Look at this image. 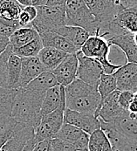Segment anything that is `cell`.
<instances>
[{
  "label": "cell",
  "instance_id": "4dcf8cb0",
  "mask_svg": "<svg viewBox=\"0 0 137 151\" xmlns=\"http://www.w3.org/2000/svg\"><path fill=\"white\" fill-rule=\"evenodd\" d=\"M23 6L16 0L0 3V19L6 20H18Z\"/></svg>",
  "mask_w": 137,
  "mask_h": 151
},
{
  "label": "cell",
  "instance_id": "1f68e13d",
  "mask_svg": "<svg viewBox=\"0 0 137 151\" xmlns=\"http://www.w3.org/2000/svg\"><path fill=\"white\" fill-rule=\"evenodd\" d=\"M43 44L41 41L40 37H37L31 42L27 43L23 46L13 50V53L18 55L20 58H26V57H37L43 48Z\"/></svg>",
  "mask_w": 137,
  "mask_h": 151
},
{
  "label": "cell",
  "instance_id": "ee69618b",
  "mask_svg": "<svg viewBox=\"0 0 137 151\" xmlns=\"http://www.w3.org/2000/svg\"><path fill=\"white\" fill-rule=\"evenodd\" d=\"M67 0H47L46 5L58 6V5H66Z\"/></svg>",
  "mask_w": 137,
  "mask_h": 151
},
{
  "label": "cell",
  "instance_id": "d6986e66",
  "mask_svg": "<svg viewBox=\"0 0 137 151\" xmlns=\"http://www.w3.org/2000/svg\"><path fill=\"white\" fill-rule=\"evenodd\" d=\"M68 54L52 47H43L39 52L38 58L45 66L46 71H52L65 60Z\"/></svg>",
  "mask_w": 137,
  "mask_h": 151
},
{
  "label": "cell",
  "instance_id": "2e32d148",
  "mask_svg": "<svg viewBox=\"0 0 137 151\" xmlns=\"http://www.w3.org/2000/svg\"><path fill=\"white\" fill-rule=\"evenodd\" d=\"M52 32L66 38L78 50L81 48V46L84 45L86 40L90 36L89 33L85 29L80 26L67 25V24L59 26L56 29H54Z\"/></svg>",
  "mask_w": 137,
  "mask_h": 151
},
{
  "label": "cell",
  "instance_id": "5bb4252c",
  "mask_svg": "<svg viewBox=\"0 0 137 151\" xmlns=\"http://www.w3.org/2000/svg\"><path fill=\"white\" fill-rule=\"evenodd\" d=\"M100 103V95L99 92L93 93L85 96L66 101V107L72 110L83 113L94 114Z\"/></svg>",
  "mask_w": 137,
  "mask_h": 151
},
{
  "label": "cell",
  "instance_id": "484cf974",
  "mask_svg": "<svg viewBox=\"0 0 137 151\" xmlns=\"http://www.w3.org/2000/svg\"><path fill=\"white\" fill-rule=\"evenodd\" d=\"M116 127L129 141L137 142V120L131 119L129 114L127 116L114 121Z\"/></svg>",
  "mask_w": 137,
  "mask_h": 151
},
{
  "label": "cell",
  "instance_id": "277c9868",
  "mask_svg": "<svg viewBox=\"0 0 137 151\" xmlns=\"http://www.w3.org/2000/svg\"><path fill=\"white\" fill-rule=\"evenodd\" d=\"M61 86V103L54 111L43 115L40 122L35 129L34 139L36 142L47 139H53L64 123V114L66 109V93L65 86Z\"/></svg>",
  "mask_w": 137,
  "mask_h": 151
},
{
  "label": "cell",
  "instance_id": "44dd1931",
  "mask_svg": "<svg viewBox=\"0 0 137 151\" xmlns=\"http://www.w3.org/2000/svg\"><path fill=\"white\" fill-rule=\"evenodd\" d=\"M39 36V35L38 32L33 28L32 24L29 26L19 27L10 36V45L13 51L31 42Z\"/></svg>",
  "mask_w": 137,
  "mask_h": 151
},
{
  "label": "cell",
  "instance_id": "f35d334b",
  "mask_svg": "<svg viewBox=\"0 0 137 151\" xmlns=\"http://www.w3.org/2000/svg\"><path fill=\"white\" fill-rule=\"evenodd\" d=\"M18 21L19 23L20 26L24 27V26H29V25H31L32 20L30 15L24 10H22V12H20V14L19 16Z\"/></svg>",
  "mask_w": 137,
  "mask_h": 151
},
{
  "label": "cell",
  "instance_id": "8d00e7d4",
  "mask_svg": "<svg viewBox=\"0 0 137 151\" xmlns=\"http://www.w3.org/2000/svg\"><path fill=\"white\" fill-rule=\"evenodd\" d=\"M114 151H137V142H134L126 138L123 142Z\"/></svg>",
  "mask_w": 137,
  "mask_h": 151
},
{
  "label": "cell",
  "instance_id": "83f0119b",
  "mask_svg": "<svg viewBox=\"0 0 137 151\" xmlns=\"http://www.w3.org/2000/svg\"><path fill=\"white\" fill-rule=\"evenodd\" d=\"M85 134H86V132H84L80 129H79L72 124L64 122L62 127L59 130V132L57 133V134L55 135L54 138H58L61 141L67 142L73 145Z\"/></svg>",
  "mask_w": 137,
  "mask_h": 151
},
{
  "label": "cell",
  "instance_id": "f546056e",
  "mask_svg": "<svg viewBox=\"0 0 137 151\" xmlns=\"http://www.w3.org/2000/svg\"><path fill=\"white\" fill-rule=\"evenodd\" d=\"M17 88L0 87V115H11L13 108Z\"/></svg>",
  "mask_w": 137,
  "mask_h": 151
},
{
  "label": "cell",
  "instance_id": "8fae6325",
  "mask_svg": "<svg viewBox=\"0 0 137 151\" xmlns=\"http://www.w3.org/2000/svg\"><path fill=\"white\" fill-rule=\"evenodd\" d=\"M79 61L75 53H69L65 60L52 72L60 85L67 86L77 78Z\"/></svg>",
  "mask_w": 137,
  "mask_h": 151
},
{
  "label": "cell",
  "instance_id": "3957f363",
  "mask_svg": "<svg viewBox=\"0 0 137 151\" xmlns=\"http://www.w3.org/2000/svg\"><path fill=\"white\" fill-rule=\"evenodd\" d=\"M99 27V35L107 38L108 27L118 12L123 7L119 0H84Z\"/></svg>",
  "mask_w": 137,
  "mask_h": 151
},
{
  "label": "cell",
  "instance_id": "d6a6232c",
  "mask_svg": "<svg viewBox=\"0 0 137 151\" xmlns=\"http://www.w3.org/2000/svg\"><path fill=\"white\" fill-rule=\"evenodd\" d=\"M13 52L12 47L9 45L6 49L0 53V87L9 88L8 84V60Z\"/></svg>",
  "mask_w": 137,
  "mask_h": 151
},
{
  "label": "cell",
  "instance_id": "4fadbf2b",
  "mask_svg": "<svg viewBox=\"0 0 137 151\" xmlns=\"http://www.w3.org/2000/svg\"><path fill=\"white\" fill-rule=\"evenodd\" d=\"M45 71H46V68L38 56L21 58V73L18 88L27 86L32 81Z\"/></svg>",
  "mask_w": 137,
  "mask_h": 151
},
{
  "label": "cell",
  "instance_id": "30bf717a",
  "mask_svg": "<svg viewBox=\"0 0 137 151\" xmlns=\"http://www.w3.org/2000/svg\"><path fill=\"white\" fill-rule=\"evenodd\" d=\"M119 94L120 91L117 89L104 100L98 114L99 119L105 122H110L119 118L128 115V110L121 108L118 102Z\"/></svg>",
  "mask_w": 137,
  "mask_h": 151
},
{
  "label": "cell",
  "instance_id": "7a4b0ae2",
  "mask_svg": "<svg viewBox=\"0 0 137 151\" xmlns=\"http://www.w3.org/2000/svg\"><path fill=\"white\" fill-rule=\"evenodd\" d=\"M66 24L80 26L89 35H99V27L84 0H67L66 4Z\"/></svg>",
  "mask_w": 137,
  "mask_h": 151
},
{
  "label": "cell",
  "instance_id": "e575fe53",
  "mask_svg": "<svg viewBox=\"0 0 137 151\" xmlns=\"http://www.w3.org/2000/svg\"><path fill=\"white\" fill-rule=\"evenodd\" d=\"M52 151H77L72 144L58 138L52 139Z\"/></svg>",
  "mask_w": 137,
  "mask_h": 151
},
{
  "label": "cell",
  "instance_id": "7bdbcfd3",
  "mask_svg": "<svg viewBox=\"0 0 137 151\" xmlns=\"http://www.w3.org/2000/svg\"><path fill=\"white\" fill-rule=\"evenodd\" d=\"M9 45H10L9 38L0 35V53H2Z\"/></svg>",
  "mask_w": 137,
  "mask_h": 151
},
{
  "label": "cell",
  "instance_id": "d590c367",
  "mask_svg": "<svg viewBox=\"0 0 137 151\" xmlns=\"http://www.w3.org/2000/svg\"><path fill=\"white\" fill-rule=\"evenodd\" d=\"M134 98V93L131 91H120L118 102L122 108L128 110Z\"/></svg>",
  "mask_w": 137,
  "mask_h": 151
},
{
  "label": "cell",
  "instance_id": "681fc988",
  "mask_svg": "<svg viewBox=\"0 0 137 151\" xmlns=\"http://www.w3.org/2000/svg\"><path fill=\"white\" fill-rule=\"evenodd\" d=\"M80 151H88V150H80Z\"/></svg>",
  "mask_w": 137,
  "mask_h": 151
},
{
  "label": "cell",
  "instance_id": "ac0fdd59",
  "mask_svg": "<svg viewBox=\"0 0 137 151\" xmlns=\"http://www.w3.org/2000/svg\"><path fill=\"white\" fill-rule=\"evenodd\" d=\"M44 47H52L67 53H75L78 49L63 36L53 32H45L39 34Z\"/></svg>",
  "mask_w": 137,
  "mask_h": 151
},
{
  "label": "cell",
  "instance_id": "c3c4849f",
  "mask_svg": "<svg viewBox=\"0 0 137 151\" xmlns=\"http://www.w3.org/2000/svg\"><path fill=\"white\" fill-rule=\"evenodd\" d=\"M133 40H134L135 43L137 45V32H135V33H133Z\"/></svg>",
  "mask_w": 137,
  "mask_h": 151
},
{
  "label": "cell",
  "instance_id": "603a6c76",
  "mask_svg": "<svg viewBox=\"0 0 137 151\" xmlns=\"http://www.w3.org/2000/svg\"><path fill=\"white\" fill-rule=\"evenodd\" d=\"M97 87L91 86L83 81L76 78L72 83L65 86V93H66V101L79 98L81 96H85L88 94H91L93 93L97 92Z\"/></svg>",
  "mask_w": 137,
  "mask_h": 151
},
{
  "label": "cell",
  "instance_id": "74e56055",
  "mask_svg": "<svg viewBox=\"0 0 137 151\" xmlns=\"http://www.w3.org/2000/svg\"><path fill=\"white\" fill-rule=\"evenodd\" d=\"M32 151H52V139H47L38 142Z\"/></svg>",
  "mask_w": 137,
  "mask_h": 151
},
{
  "label": "cell",
  "instance_id": "9c48e42d",
  "mask_svg": "<svg viewBox=\"0 0 137 151\" xmlns=\"http://www.w3.org/2000/svg\"><path fill=\"white\" fill-rule=\"evenodd\" d=\"M64 122L72 124L89 135L95 130L100 129V123L99 118L95 117L94 114H83L66 107L64 114Z\"/></svg>",
  "mask_w": 137,
  "mask_h": 151
},
{
  "label": "cell",
  "instance_id": "f907efd6",
  "mask_svg": "<svg viewBox=\"0 0 137 151\" xmlns=\"http://www.w3.org/2000/svg\"><path fill=\"white\" fill-rule=\"evenodd\" d=\"M0 151H1V147H0Z\"/></svg>",
  "mask_w": 137,
  "mask_h": 151
},
{
  "label": "cell",
  "instance_id": "cb8c5ba5",
  "mask_svg": "<svg viewBox=\"0 0 137 151\" xmlns=\"http://www.w3.org/2000/svg\"><path fill=\"white\" fill-rule=\"evenodd\" d=\"M97 90L100 95V103L98 109L95 111L94 116L98 118V114L100 109L101 104L104 101V100L114 91L117 90V82H116V78L114 74H106L102 73L99 81V85L97 87Z\"/></svg>",
  "mask_w": 137,
  "mask_h": 151
},
{
  "label": "cell",
  "instance_id": "7c38bea8",
  "mask_svg": "<svg viewBox=\"0 0 137 151\" xmlns=\"http://www.w3.org/2000/svg\"><path fill=\"white\" fill-rule=\"evenodd\" d=\"M116 78L117 89L119 91H131L135 93L137 90V64L127 62L121 65L114 73Z\"/></svg>",
  "mask_w": 137,
  "mask_h": 151
},
{
  "label": "cell",
  "instance_id": "d4e9b609",
  "mask_svg": "<svg viewBox=\"0 0 137 151\" xmlns=\"http://www.w3.org/2000/svg\"><path fill=\"white\" fill-rule=\"evenodd\" d=\"M57 84L59 83L52 72L45 71L44 73L39 74L37 78H35L33 81H32L27 86H25V87L32 90L46 92L49 88L56 86Z\"/></svg>",
  "mask_w": 137,
  "mask_h": 151
},
{
  "label": "cell",
  "instance_id": "ab89813d",
  "mask_svg": "<svg viewBox=\"0 0 137 151\" xmlns=\"http://www.w3.org/2000/svg\"><path fill=\"white\" fill-rule=\"evenodd\" d=\"M23 10H24L30 15V17H31L32 21L36 19V17L38 15V9H37V7H35V6L31 4V5H27V6L23 7Z\"/></svg>",
  "mask_w": 137,
  "mask_h": 151
},
{
  "label": "cell",
  "instance_id": "ffe728a7",
  "mask_svg": "<svg viewBox=\"0 0 137 151\" xmlns=\"http://www.w3.org/2000/svg\"><path fill=\"white\" fill-rule=\"evenodd\" d=\"M26 124L17 122L11 115H0V147L11 139L15 133L24 128Z\"/></svg>",
  "mask_w": 137,
  "mask_h": 151
},
{
  "label": "cell",
  "instance_id": "52a82bcc",
  "mask_svg": "<svg viewBox=\"0 0 137 151\" xmlns=\"http://www.w3.org/2000/svg\"><path fill=\"white\" fill-rule=\"evenodd\" d=\"M137 32V9L122 8L110 23L106 39L125 33H135Z\"/></svg>",
  "mask_w": 137,
  "mask_h": 151
},
{
  "label": "cell",
  "instance_id": "e0dca14e",
  "mask_svg": "<svg viewBox=\"0 0 137 151\" xmlns=\"http://www.w3.org/2000/svg\"><path fill=\"white\" fill-rule=\"evenodd\" d=\"M34 136L35 129L25 125L2 146L1 151H22L28 141Z\"/></svg>",
  "mask_w": 137,
  "mask_h": 151
},
{
  "label": "cell",
  "instance_id": "7402d4cb",
  "mask_svg": "<svg viewBox=\"0 0 137 151\" xmlns=\"http://www.w3.org/2000/svg\"><path fill=\"white\" fill-rule=\"evenodd\" d=\"M61 103V86L60 84L49 88L46 92L42 101L40 114L41 116L54 111Z\"/></svg>",
  "mask_w": 137,
  "mask_h": 151
},
{
  "label": "cell",
  "instance_id": "ba28073f",
  "mask_svg": "<svg viewBox=\"0 0 137 151\" xmlns=\"http://www.w3.org/2000/svg\"><path fill=\"white\" fill-rule=\"evenodd\" d=\"M76 56L79 61L77 78L91 86L98 87L100 76L103 73L100 63L94 59L85 56L80 50L76 52Z\"/></svg>",
  "mask_w": 137,
  "mask_h": 151
},
{
  "label": "cell",
  "instance_id": "5b68a950",
  "mask_svg": "<svg viewBox=\"0 0 137 151\" xmlns=\"http://www.w3.org/2000/svg\"><path fill=\"white\" fill-rule=\"evenodd\" d=\"M110 46L107 39L98 35H90L80 50L85 56L99 61L104 73L113 74L121 65H114L109 61Z\"/></svg>",
  "mask_w": 137,
  "mask_h": 151
},
{
  "label": "cell",
  "instance_id": "836d02e7",
  "mask_svg": "<svg viewBox=\"0 0 137 151\" xmlns=\"http://www.w3.org/2000/svg\"><path fill=\"white\" fill-rule=\"evenodd\" d=\"M21 27L18 20H6L0 19V35L8 37L10 36L18 29Z\"/></svg>",
  "mask_w": 137,
  "mask_h": 151
},
{
  "label": "cell",
  "instance_id": "f1b7e54d",
  "mask_svg": "<svg viewBox=\"0 0 137 151\" xmlns=\"http://www.w3.org/2000/svg\"><path fill=\"white\" fill-rule=\"evenodd\" d=\"M20 73H21V58L12 52L8 60L9 88H18Z\"/></svg>",
  "mask_w": 137,
  "mask_h": 151
},
{
  "label": "cell",
  "instance_id": "4316f807",
  "mask_svg": "<svg viewBox=\"0 0 137 151\" xmlns=\"http://www.w3.org/2000/svg\"><path fill=\"white\" fill-rule=\"evenodd\" d=\"M88 151H114L103 130L99 129L89 135Z\"/></svg>",
  "mask_w": 137,
  "mask_h": 151
},
{
  "label": "cell",
  "instance_id": "9a60e30c",
  "mask_svg": "<svg viewBox=\"0 0 137 151\" xmlns=\"http://www.w3.org/2000/svg\"><path fill=\"white\" fill-rule=\"evenodd\" d=\"M110 45L119 47L125 54L127 62L137 64V45L133 40V33L114 35L107 39Z\"/></svg>",
  "mask_w": 137,
  "mask_h": 151
},
{
  "label": "cell",
  "instance_id": "7dc6e473",
  "mask_svg": "<svg viewBox=\"0 0 137 151\" xmlns=\"http://www.w3.org/2000/svg\"><path fill=\"white\" fill-rule=\"evenodd\" d=\"M16 1H17L20 5H22L23 7L32 4V0H16Z\"/></svg>",
  "mask_w": 137,
  "mask_h": 151
},
{
  "label": "cell",
  "instance_id": "6da1fadb",
  "mask_svg": "<svg viewBox=\"0 0 137 151\" xmlns=\"http://www.w3.org/2000/svg\"><path fill=\"white\" fill-rule=\"evenodd\" d=\"M11 117L17 122L33 127L35 129L41 120L40 109L46 92L32 90L29 88H17Z\"/></svg>",
  "mask_w": 137,
  "mask_h": 151
},
{
  "label": "cell",
  "instance_id": "bcb514c9",
  "mask_svg": "<svg viewBox=\"0 0 137 151\" xmlns=\"http://www.w3.org/2000/svg\"><path fill=\"white\" fill-rule=\"evenodd\" d=\"M47 0H32V5L35 7H39V6H44L46 4Z\"/></svg>",
  "mask_w": 137,
  "mask_h": 151
},
{
  "label": "cell",
  "instance_id": "60d3db41",
  "mask_svg": "<svg viewBox=\"0 0 137 151\" xmlns=\"http://www.w3.org/2000/svg\"><path fill=\"white\" fill-rule=\"evenodd\" d=\"M121 5L124 8H136L137 0H119Z\"/></svg>",
  "mask_w": 137,
  "mask_h": 151
},
{
  "label": "cell",
  "instance_id": "b9f144b4",
  "mask_svg": "<svg viewBox=\"0 0 137 151\" xmlns=\"http://www.w3.org/2000/svg\"><path fill=\"white\" fill-rule=\"evenodd\" d=\"M128 112L131 114H137V90L134 93V98L132 102L130 103L129 107H128Z\"/></svg>",
  "mask_w": 137,
  "mask_h": 151
},
{
  "label": "cell",
  "instance_id": "8992f818",
  "mask_svg": "<svg viewBox=\"0 0 137 151\" xmlns=\"http://www.w3.org/2000/svg\"><path fill=\"white\" fill-rule=\"evenodd\" d=\"M38 15L32 22V25L39 34L52 32L59 26L66 24V5L37 7Z\"/></svg>",
  "mask_w": 137,
  "mask_h": 151
},
{
  "label": "cell",
  "instance_id": "f6af8a7d",
  "mask_svg": "<svg viewBox=\"0 0 137 151\" xmlns=\"http://www.w3.org/2000/svg\"><path fill=\"white\" fill-rule=\"evenodd\" d=\"M36 144H37V142H35V139L33 137V138H32L31 140L28 141V142L26 143V145L24 146V148L22 151H32L33 148L35 147Z\"/></svg>",
  "mask_w": 137,
  "mask_h": 151
}]
</instances>
